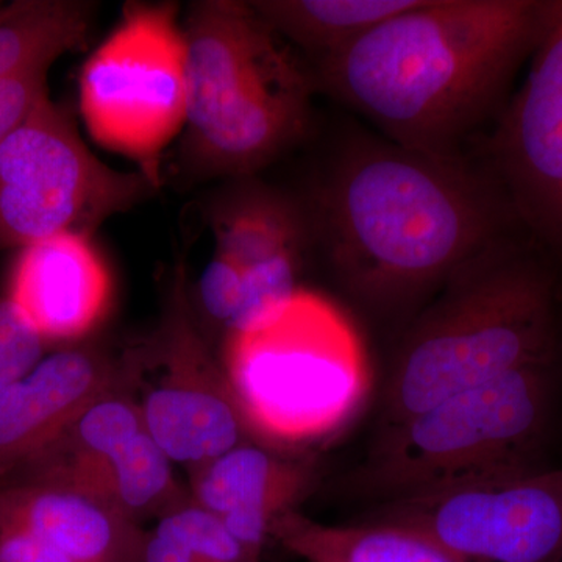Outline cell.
<instances>
[{"label":"cell","instance_id":"6da1fadb","mask_svg":"<svg viewBox=\"0 0 562 562\" xmlns=\"http://www.w3.org/2000/svg\"><path fill=\"white\" fill-rule=\"evenodd\" d=\"M305 203L336 284L373 319L402 328L519 225L486 169L361 133L339 147Z\"/></svg>","mask_w":562,"mask_h":562},{"label":"cell","instance_id":"7a4b0ae2","mask_svg":"<svg viewBox=\"0 0 562 562\" xmlns=\"http://www.w3.org/2000/svg\"><path fill=\"white\" fill-rule=\"evenodd\" d=\"M543 0H419L338 54L313 61L316 90L382 138L441 158L501 116L541 27Z\"/></svg>","mask_w":562,"mask_h":562},{"label":"cell","instance_id":"3957f363","mask_svg":"<svg viewBox=\"0 0 562 562\" xmlns=\"http://www.w3.org/2000/svg\"><path fill=\"white\" fill-rule=\"evenodd\" d=\"M557 360L554 281L516 236L462 266L405 327L387 368L380 430L517 369Z\"/></svg>","mask_w":562,"mask_h":562},{"label":"cell","instance_id":"277c9868","mask_svg":"<svg viewBox=\"0 0 562 562\" xmlns=\"http://www.w3.org/2000/svg\"><path fill=\"white\" fill-rule=\"evenodd\" d=\"M181 22L184 171L199 179L257 176L308 133L317 91L312 66L250 2L195 0Z\"/></svg>","mask_w":562,"mask_h":562},{"label":"cell","instance_id":"5b68a950","mask_svg":"<svg viewBox=\"0 0 562 562\" xmlns=\"http://www.w3.org/2000/svg\"><path fill=\"white\" fill-rule=\"evenodd\" d=\"M221 362L251 438L288 452L346 428L371 386L357 328L303 288L261 328L227 335Z\"/></svg>","mask_w":562,"mask_h":562},{"label":"cell","instance_id":"8992f818","mask_svg":"<svg viewBox=\"0 0 562 562\" xmlns=\"http://www.w3.org/2000/svg\"><path fill=\"white\" fill-rule=\"evenodd\" d=\"M554 360L532 362L383 428L350 476L379 503L538 469L557 392Z\"/></svg>","mask_w":562,"mask_h":562},{"label":"cell","instance_id":"52a82bcc","mask_svg":"<svg viewBox=\"0 0 562 562\" xmlns=\"http://www.w3.org/2000/svg\"><path fill=\"white\" fill-rule=\"evenodd\" d=\"M80 113L91 138L160 187L162 150L187 122V44L176 2H128L85 61Z\"/></svg>","mask_w":562,"mask_h":562},{"label":"cell","instance_id":"ba28073f","mask_svg":"<svg viewBox=\"0 0 562 562\" xmlns=\"http://www.w3.org/2000/svg\"><path fill=\"white\" fill-rule=\"evenodd\" d=\"M139 171L99 160L69 111L49 95L0 143V250L60 233L91 236L157 191Z\"/></svg>","mask_w":562,"mask_h":562},{"label":"cell","instance_id":"9c48e42d","mask_svg":"<svg viewBox=\"0 0 562 562\" xmlns=\"http://www.w3.org/2000/svg\"><path fill=\"white\" fill-rule=\"evenodd\" d=\"M120 371L144 427L172 462L198 468L255 441L222 362L199 330L181 266L160 324L127 350Z\"/></svg>","mask_w":562,"mask_h":562},{"label":"cell","instance_id":"30bf717a","mask_svg":"<svg viewBox=\"0 0 562 562\" xmlns=\"http://www.w3.org/2000/svg\"><path fill=\"white\" fill-rule=\"evenodd\" d=\"M457 562H562V468L503 473L373 505Z\"/></svg>","mask_w":562,"mask_h":562},{"label":"cell","instance_id":"8fae6325","mask_svg":"<svg viewBox=\"0 0 562 562\" xmlns=\"http://www.w3.org/2000/svg\"><path fill=\"white\" fill-rule=\"evenodd\" d=\"M528 61L487 143V171L531 241L562 258V0H543Z\"/></svg>","mask_w":562,"mask_h":562},{"label":"cell","instance_id":"7c38bea8","mask_svg":"<svg viewBox=\"0 0 562 562\" xmlns=\"http://www.w3.org/2000/svg\"><path fill=\"white\" fill-rule=\"evenodd\" d=\"M214 249L241 269L244 302L227 335L271 322L302 290L306 258L316 250L306 203L257 176L225 180L206 205Z\"/></svg>","mask_w":562,"mask_h":562},{"label":"cell","instance_id":"4fadbf2b","mask_svg":"<svg viewBox=\"0 0 562 562\" xmlns=\"http://www.w3.org/2000/svg\"><path fill=\"white\" fill-rule=\"evenodd\" d=\"M191 502L220 517L244 549L261 561L272 524L297 509L316 483L317 468L305 452L257 441L233 447L190 469Z\"/></svg>","mask_w":562,"mask_h":562},{"label":"cell","instance_id":"5bb4252c","mask_svg":"<svg viewBox=\"0 0 562 562\" xmlns=\"http://www.w3.org/2000/svg\"><path fill=\"white\" fill-rule=\"evenodd\" d=\"M120 382V364L95 346L65 347L0 395V476L20 471L85 408Z\"/></svg>","mask_w":562,"mask_h":562},{"label":"cell","instance_id":"9a60e30c","mask_svg":"<svg viewBox=\"0 0 562 562\" xmlns=\"http://www.w3.org/2000/svg\"><path fill=\"white\" fill-rule=\"evenodd\" d=\"M7 297L46 344L77 341L109 310L111 277L91 236L60 233L22 247Z\"/></svg>","mask_w":562,"mask_h":562},{"label":"cell","instance_id":"2e32d148","mask_svg":"<svg viewBox=\"0 0 562 562\" xmlns=\"http://www.w3.org/2000/svg\"><path fill=\"white\" fill-rule=\"evenodd\" d=\"M0 519L46 539L72 562H140L146 532L109 503L72 487L14 483L0 490Z\"/></svg>","mask_w":562,"mask_h":562},{"label":"cell","instance_id":"e0dca14e","mask_svg":"<svg viewBox=\"0 0 562 562\" xmlns=\"http://www.w3.org/2000/svg\"><path fill=\"white\" fill-rule=\"evenodd\" d=\"M271 539L306 562H457L414 528L366 519L322 524L299 509L281 514Z\"/></svg>","mask_w":562,"mask_h":562},{"label":"cell","instance_id":"ac0fdd59","mask_svg":"<svg viewBox=\"0 0 562 562\" xmlns=\"http://www.w3.org/2000/svg\"><path fill=\"white\" fill-rule=\"evenodd\" d=\"M72 487L109 503L138 522L140 516L181 505L173 482L172 461L149 432L143 431L116 452L85 462L47 482Z\"/></svg>","mask_w":562,"mask_h":562},{"label":"cell","instance_id":"d6986e66","mask_svg":"<svg viewBox=\"0 0 562 562\" xmlns=\"http://www.w3.org/2000/svg\"><path fill=\"white\" fill-rule=\"evenodd\" d=\"M95 3L16 0L0 5V80L49 76L63 55L90 38Z\"/></svg>","mask_w":562,"mask_h":562},{"label":"cell","instance_id":"ffe728a7","mask_svg":"<svg viewBox=\"0 0 562 562\" xmlns=\"http://www.w3.org/2000/svg\"><path fill=\"white\" fill-rule=\"evenodd\" d=\"M262 20L313 61L338 54L419 0H257Z\"/></svg>","mask_w":562,"mask_h":562},{"label":"cell","instance_id":"44dd1931","mask_svg":"<svg viewBox=\"0 0 562 562\" xmlns=\"http://www.w3.org/2000/svg\"><path fill=\"white\" fill-rule=\"evenodd\" d=\"M146 431L138 403L120 382L91 403L76 420L20 471L24 482H47L60 473L106 457Z\"/></svg>","mask_w":562,"mask_h":562},{"label":"cell","instance_id":"7402d4cb","mask_svg":"<svg viewBox=\"0 0 562 562\" xmlns=\"http://www.w3.org/2000/svg\"><path fill=\"white\" fill-rule=\"evenodd\" d=\"M158 524L187 547L192 562H260L236 541L220 517L194 502L181 503Z\"/></svg>","mask_w":562,"mask_h":562},{"label":"cell","instance_id":"603a6c76","mask_svg":"<svg viewBox=\"0 0 562 562\" xmlns=\"http://www.w3.org/2000/svg\"><path fill=\"white\" fill-rule=\"evenodd\" d=\"M46 341L9 297H0V395L43 360Z\"/></svg>","mask_w":562,"mask_h":562},{"label":"cell","instance_id":"cb8c5ba5","mask_svg":"<svg viewBox=\"0 0 562 562\" xmlns=\"http://www.w3.org/2000/svg\"><path fill=\"white\" fill-rule=\"evenodd\" d=\"M199 302L206 316L228 328L238 316L244 302L241 269L227 255L214 249L213 257L199 280Z\"/></svg>","mask_w":562,"mask_h":562},{"label":"cell","instance_id":"d4e9b609","mask_svg":"<svg viewBox=\"0 0 562 562\" xmlns=\"http://www.w3.org/2000/svg\"><path fill=\"white\" fill-rule=\"evenodd\" d=\"M47 95V76L0 80V143L21 127Z\"/></svg>","mask_w":562,"mask_h":562},{"label":"cell","instance_id":"484cf974","mask_svg":"<svg viewBox=\"0 0 562 562\" xmlns=\"http://www.w3.org/2000/svg\"><path fill=\"white\" fill-rule=\"evenodd\" d=\"M0 562H72L46 539L0 519Z\"/></svg>","mask_w":562,"mask_h":562},{"label":"cell","instance_id":"4316f807","mask_svg":"<svg viewBox=\"0 0 562 562\" xmlns=\"http://www.w3.org/2000/svg\"><path fill=\"white\" fill-rule=\"evenodd\" d=\"M140 562H192V558L172 532L157 524L154 530L146 532Z\"/></svg>","mask_w":562,"mask_h":562}]
</instances>
